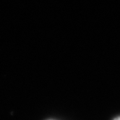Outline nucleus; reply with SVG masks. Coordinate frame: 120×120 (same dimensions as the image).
I'll list each match as a JSON object with an SVG mask.
<instances>
[{
    "label": "nucleus",
    "mask_w": 120,
    "mask_h": 120,
    "mask_svg": "<svg viewBox=\"0 0 120 120\" xmlns=\"http://www.w3.org/2000/svg\"><path fill=\"white\" fill-rule=\"evenodd\" d=\"M114 120H120V116H119V117H116V119H114Z\"/></svg>",
    "instance_id": "nucleus-1"
}]
</instances>
